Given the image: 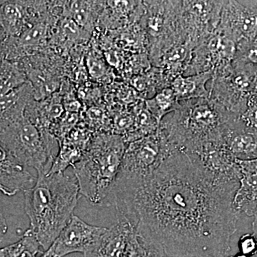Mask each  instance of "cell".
Returning <instances> with one entry per match:
<instances>
[{
  "instance_id": "8",
  "label": "cell",
  "mask_w": 257,
  "mask_h": 257,
  "mask_svg": "<svg viewBox=\"0 0 257 257\" xmlns=\"http://www.w3.org/2000/svg\"><path fill=\"white\" fill-rule=\"evenodd\" d=\"M236 42L216 29L214 33L193 50L183 76L212 72L232 65Z\"/></svg>"
},
{
  "instance_id": "11",
  "label": "cell",
  "mask_w": 257,
  "mask_h": 257,
  "mask_svg": "<svg viewBox=\"0 0 257 257\" xmlns=\"http://www.w3.org/2000/svg\"><path fill=\"white\" fill-rule=\"evenodd\" d=\"M217 30L236 42L257 36V1H224Z\"/></svg>"
},
{
  "instance_id": "18",
  "label": "cell",
  "mask_w": 257,
  "mask_h": 257,
  "mask_svg": "<svg viewBox=\"0 0 257 257\" xmlns=\"http://www.w3.org/2000/svg\"><path fill=\"white\" fill-rule=\"evenodd\" d=\"M239 187L233 199L238 214L254 216L257 211V172H240Z\"/></svg>"
},
{
  "instance_id": "6",
  "label": "cell",
  "mask_w": 257,
  "mask_h": 257,
  "mask_svg": "<svg viewBox=\"0 0 257 257\" xmlns=\"http://www.w3.org/2000/svg\"><path fill=\"white\" fill-rule=\"evenodd\" d=\"M174 148L160 127L156 133L127 143L112 192L142 183L155 173Z\"/></svg>"
},
{
  "instance_id": "2",
  "label": "cell",
  "mask_w": 257,
  "mask_h": 257,
  "mask_svg": "<svg viewBox=\"0 0 257 257\" xmlns=\"http://www.w3.org/2000/svg\"><path fill=\"white\" fill-rule=\"evenodd\" d=\"M23 192L29 229L45 252L74 215L80 194L78 183L64 172L40 173Z\"/></svg>"
},
{
  "instance_id": "12",
  "label": "cell",
  "mask_w": 257,
  "mask_h": 257,
  "mask_svg": "<svg viewBox=\"0 0 257 257\" xmlns=\"http://www.w3.org/2000/svg\"><path fill=\"white\" fill-rule=\"evenodd\" d=\"M41 19L37 1H0V27L8 37H18Z\"/></svg>"
},
{
  "instance_id": "26",
  "label": "cell",
  "mask_w": 257,
  "mask_h": 257,
  "mask_svg": "<svg viewBox=\"0 0 257 257\" xmlns=\"http://www.w3.org/2000/svg\"><path fill=\"white\" fill-rule=\"evenodd\" d=\"M88 70L91 77L94 79H101L106 74V64L102 58L95 52H90L87 59Z\"/></svg>"
},
{
  "instance_id": "34",
  "label": "cell",
  "mask_w": 257,
  "mask_h": 257,
  "mask_svg": "<svg viewBox=\"0 0 257 257\" xmlns=\"http://www.w3.org/2000/svg\"><path fill=\"white\" fill-rule=\"evenodd\" d=\"M2 239H2V238H0V242H1Z\"/></svg>"
},
{
  "instance_id": "28",
  "label": "cell",
  "mask_w": 257,
  "mask_h": 257,
  "mask_svg": "<svg viewBox=\"0 0 257 257\" xmlns=\"http://www.w3.org/2000/svg\"><path fill=\"white\" fill-rule=\"evenodd\" d=\"M236 162L240 172H257V158L246 161L236 160Z\"/></svg>"
},
{
  "instance_id": "21",
  "label": "cell",
  "mask_w": 257,
  "mask_h": 257,
  "mask_svg": "<svg viewBox=\"0 0 257 257\" xmlns=\"http://www.w3.org/2000/svg\"><path fill=\"white\" fill-rule=\"evenodd\" d=\"M28 82L26 74L18 64L0 57V96Z\"/></svg>"
},
{
  "instance_id": "20",
  "label": "cell",
  "mask_w": 257,
  "mask_h": 257,
  "mask_svg": "<svg viewBox=\"0 0 257 257\" xmlns=\"http://www.w3.org/2000/svg\"><path fill=\"white\" fill-rule=\"evenodd\" d=\"M179 106V101L170 87L158 91L153 97L146 101L147 109L160 125L164 117L176 110Z\"/></svg>"
},
{
  "instance_id": "22",
  "label": "cell",
  "mask_w": 257,
  "mask_h": 257,
  "mask_svg": "<svg viewBox=\"0 0 257 257\" xmlns=\"http://www.w3.org/2000/svg\"><path fill=\"white\" fill-rule=\"evenodd\" d=\"M232 67L257 77V36L237 44Z\"/></svg>"
},
{
  "instance_id": "15",
  "label": "cell",
  "mask_w": 257,
  "mask_h": 257,
  "mask_svg": "<svg viewBox=\"0 0 257 257\" xmlns=\"http://www.w3.org/2000/svg\"><path fill=\"white\" fill-rule=\"evenodd\" d=\"M223 143L236 160L257 158V131L246 127L239 118L232 120L226 126L223 135Z\"/></svg>"
},
{
  "instance_id": "23",
  "label": "cell",
  "mask_w": 257,
  "mask_h": 257,
  "mask_svg": "<svg viewBox=\"0 0 257 257\" xmlns=\"http://www.w3.org/2000/svg\"><path fill=\"white\" fill-rule=\"evenodd\" d=\"M41 248L35 235L28 229L17 242L0 248V257H37L39 253H44Z\"/></svg>"
},
{
  "instance_id": "13",
  "label": "cell",
  "mask_w": 257,
  "mask_h": 257,
  "mask_svg": "<svg viewBox=\"0 0 257 257\" xmlns=\"http://www.w3.org/2000/svg\"><path fill=\"white\" fill-rule=\"evenodd\" d=\"M116 221L106 228L97 243L84 257H123L135 228L124 216L116 213Z\"/></svg>"
},
{
  "instance_id": "5",
  "label": "cell",
  "mask_w": 257,
  "mask_h": 257,
  "mask_svg": "<svg viewBox=\"0 0 257 257\" xmlns=\"http://www.w3.org/2000/svg\"><path fill=\"white\" fill-rule=\"evenodd\" d=\"M0 143L26 167L47 174L60 149V143L46 127L23 119L0 126Z\"/></svg>"
},
{
  "instance_id": "29",
  "label": "cell",
  "mask_w": 257,
  "mask_h": 257,
  "mask_svg": "<svg viewBox=\"0 0 257 257\" xmlns=\"http://www.w3.org/2000/svg\"><path fill=\"white\" fill-rule=\"evenodd\" d=\"M8 230V224H7L6 219L3 214L0 212V238L3 239L5 234H6Z\"/></svg>"
},
{
  "instance_id": "19",
  "label": "cell",
  "mask_w": 257,
  "mask_h": 257,
  "mask_svg": "<svg viewBox=\"0 0 257 257\" xmlns=\"http://www.w3.org/2000/svg\"><path fill=\"white\" fill-rule=\"evenodd\" d=\"M104 5V2H63L62 18L71 19L79 27L90 32L97 18L98 9Z\"/></svg>"
},
{
  "instance_id": "1",
  "label": "cell",
  "mask_w": 257,
  "mask_h": 257,
  "mask_svg": "<svg viewBox=\"0 0 257 257\" xmlns=\"http://www.w3.org/2000/svg\"><path fill=\"white\" fill-rule=\"evenodd\" d=\"M236 191L216 183L175 147L153 175L114 193L111 204L168 257H224L239 219Z\"/></svg>"
},
{
  "instance_id": "14",
  "label": "cell",
  "mask_w": 257,
  "mask_h": 257,
  "mask_svg": "<svg viewBox=\"0 0 257 257\" xmlns=\"http://www.w3.org/2000/svg\"><path fill=\"white\" fill-rule=\"evenodd\" d=\"M27 168L0 143V192L12 197L32 187L37 177Z\"/></svg>"
},
{
  "instance_id": "16",
  "label": "cell",
  "mask_w": 257,
  "mask_h": 257,
  "mask_svg": "<svg viewBox=\"0 0 257 257\" xmlns=\"http://www.w3.org/2000/svg\"><path fill=\"white\" fill-rule=\"evenodd\" d=\"M34 99L35 91L28 81L0 96V126L25 117L27 108Z\"/></svg>"
},
{
  "instance_id": "32",
  "label": "cell",
  "mask_w": 257,
  "mask_h": 257,
  "mask_svg": "<svg viewBox=\"0 0 257 257\" xmlns=\"http://www.w3.org/2000/svg\"><path fill=\"white\" fill-rule=\"evenodd\" d=\"M228 257H249L248 256H246V255L243 254V253H236V254L233 255V256H230Z\"/></svg>"
},
{
  "instance_id": "33",
  "label": "cell",
  "mask_w": 257,
  "mask_h": 257,
  "mask_svg": "<svg viewBox=\"0 0 257 257\" xmlns=\"http://www.w3.org/2000/svg\"><path fill=\"white\" fill-rule=\"evenodd\" d=\"M40 257H47V256H45V255H44V253H42V256H40Z\"/></svg>"
},
{
  "instance_id": "24",
  "label": "cell",
  "mask_w": 257,
  "mask_h": 257,
  "mask_svg": "<svg viewBox=\"0 0 257 257\" xmlns=\"http://www.w3.org/2000/svg\"><path fill=\"white\" fill-rule=\"evenodd\" d=\"M56 35L61 43L64 45H72L82 40H85L89 34L87 30L79 27L73 20L67 18H62L57 25Z\"/></svg>"
},
{
  "instance_id": "17",
  "label": "cell",
  "mask_w": 257,
  "mask_h": 257,
  "mask_svg": "<svg viewBox=\"0 0 257 257\" xmlns=\"http://www.w3.org/2000/svg\"><path fill=\"white\" fill-rule=\"evenodd\" d=\"M212 77V72L190 76L179 75L171 82L170 87L179 101L209 98V90L206 87V84Z\"/></svg>"
},
{
  "instance_id": "30",
  "label": "cell",
  "mask_w": 257,
  "mask_h": 257,
  "mask_svg": "<svg viewBox=\"0 0 257 257\" xmlns=\"http://www.w3.org/2000/svg\"><path fill=\"white\" fill-rule=\"evenodd\" d=\"M7 38L8 37L6 34L0 27V57H4L5 45Z\"/></svg>"
},
{
  "instance_id": "7",
  "label": "cell",
  "mask_w": 257,
  "mask_h": 257,
  "mask_svg": "<svg viewBox=\"0 0 257 257\" xmlns=\"http://www.w3.org/2000/svg\"><path fill=\"white\" fill-rule=\"evenodd\" d=\"M209 99L239 116L256 92L257 77L234 69L232 65L213 73Z\"/></svg>"
},
{
  "instance_id": "9",
  "label": "cell",
  "mask_w": 257,
  "mask_h": 257,
  "mask_svg": "<svg viewBox=\"0 0 257 257\" xmlns=\"http://www.w3.org/2000/svg\"><path fill=\"white\" fill-rule=\"evenodd\" d=\"M224 1H182L181 24L186 38L197 47L217 29Z\"/></svg>"
},
{
  "instance_id": "4",
  "label": "cell",
  "mask_w": 257,
  "mask_h": 257,
  "mask_svg": "<svg viewBox=\"0 0 257 257\" xmlns=\"http://www.w3.org/2000/svg\"><path fill=\"white\" fill-rule=\"evenodd\" d=\"M126 145L119 135H94L80 160L72 167L79 194L93 205L109 206Z\"/></svg>"
},
{
  "instance_id": "25",
  "label": "cell",
  "mask_w": 257,
  "mask_h": 257,
  "mask_svg": "<svg viewBox=\"0 0 257 257\" xmlns=\"http://www.w3.org/2000/svg\"><path fill=\"white\" fill-rule=\"evenodd\" d=\"M239 120L246 127L257 131V89L248 99L246 109L239 116Z\"/></svg>"
},
{
  "instance_id": "31",
  "label": "cell",
  "mask_w": 257,
  "mask_h": 257,
  "mask_svg": "<svg viewBox=\"0 0 257 257\" xmlns=\"http://www.w3.org/2000/svg\"><path fill=\"white\" fill-rule=\"evenodd\" d=\"M254 219H253V221L252 223V226H253V234L256 235V236L257 237V211L254 214Z\"/></svg>"
},
{
  "instance_id": "3",
  "label": "cell",
  "mask_w": 257,
  "mask_h": 257,
  "mask_svg": "<svg viewBox=\"0 0 257 257\" xmlns=\"http://www.w3.org/2000/svg\"><path fill=\"white\" fill-rule=\"evenodd\" d=\"M239 116L209 98L179 101L176 110L161 121L160 128L177 150L192 154L204 145L223 142L226 126Z\"/></svg>"
},
{
  "instance_id": "10",
  "label": "cell",
  "mask_w": 257,
  "mask_h": 257,
  "mask_svg": "<svg viewBox=\"0 0 257 257\" xmlns=\"http://www.w3.org/2000/svg\"><path fill=\"white\" fill-rule=\"evenodd\" d=\"M106 227L87 224L73 215L47 251V257H64L72 253H85L105 232Z\"/></svg>"
},
{
  "instance_id": "27",
  "label": "cell",
  "mask_w": 257,
  "mask_h": 257,
  "mask_svg": "<svg viewBox=\"0 0 257 257\" xmlns=\"http://www.w3.org/2000/svg\"><path fill=\"white\" fill-rule=\"evenodd\" d=\"M238 246L240 253L251 257L257 253V237L254 234H244L240 237Z\"/></svg>"
}]
</instances>
